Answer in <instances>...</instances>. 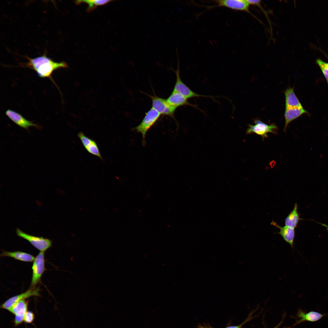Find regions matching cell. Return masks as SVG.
<instances>
[{"mask_svg": "<svg viewBox=\"0 0 328 328\" xmlns=\"http://www.w3.org/2000/svg\"><path fill=\"white\" fill-rule=\"evenodd\" d=\"M28 62L23 66L35 70L42 78H48L53 81L51 75L54 71L62 68H67L64 62H57L47 56L45 54L33 58L28 57Z\"/></svg>", "mask_w": 328, "mask_h": 328, "instance_id": "6da1fadb", "label": "cell"}, {"mask_svg": "<svg viewBox=\"0 0 328 328\" xmlns=\"http://www.w3.org/2000/svg\"><path fill=\"white\" fill-rule=\"evenodd\" d=\"M254 122V125H248L246 134L254 133L261 136L263 139L268 137V134L269 133L277 134L278 128L275 124L268 125L258 119H255Z\"/></svg>", "mask_w": 328, "mask_h": 328, "instance_id": "7a4b0ae2", "label": "cell"}, {"mask_svg": "<svg viewBox=\"0 0 328 328\" xmlns=\"http://www.w3.org/2000/svg\"><path fill=\"white\" fill-rule=\"evenodd\" d=\"M161 114L153 108L146 114L141 122L134 128L137 132L142 134L143 145L145 144V135L147 132L155 124Z\"/></svg>", "mask_w": 328, "mask_h": 328, "instance_id": "3957f363", "label": "cell"}, {"mask_svg": "<svg viewBox=\"0 0 328 328\" xmlns=\"http://www.w3.org/2000/svg\"><path fill=\"white\" fill-rule=\"evenodd\" d=\"M32 266V275L29 288H36L41 280L42 275L46 270L44 252L40 251L33 261Z\"/></svg>", "mask_w": 328, "mask_h": 328, "instance_id": "277c9868", "label": "cell"}, {"mask_svg": "<svg viewBox=\"0 0 328 328\" xmlns=\"http://www.w3.org/2000/svg\"><path fill=\"white\" fill-rule=\"evenodd\" d=\"M16 232L17 236L28 241L35 248L40 251L45 252L52 246L50 240L27 234L17 228Z\"/></svg>", "mask_w": 328, "mask_h": 328, "instance_id": "5b68a950", "label": "cell"}, {"mask_svg": "<svg viewBox=\"0 0 328 328\" xmlns=\"http://www.w3.org/2000/svg\"><path fill=\"white\" fill-rule=\"evenodd\" d=\"M178 58L177 69L175 72L176 80L173 92L180 93L187 99L198 97L211 98L214 97L213 96H211L201 95L195 93L183 82L180 76L179 61Z\"/></svg>", "mask_w": 328, "mask_h": 328, "instance_id": "8992f818", "label": "cell"}, {"mask_svg": "<svg viewBox=\"0 0 328 328\" xmlns=\"http://www.w3.org/2000/svg\"><path fill=\"white\" fill-rule=\"evenodd\" d=\"M216 3L215 5L206 6L207 9L218 7H224L237 11L247 12L252 14L249 10V5L245 0H220L213 1Z\"/></svg>", "mask_w": 328, "mask_h": 328, "instance_id": "52a82bcc", "label": "cell"}, {"mask_svg": "<svg viewBox=\"0 0 328 328\" xmlns=\"http://www.w3.org/2000/svg\"><path fill=\"white\" fill-rule=\"evenodd\" d=\"M40 289L39 287L35 288H29L26 291L20 294L13 296L7 300L0 306V308L9 310L17 302L30 297L36 296H40Z\"/></svg>", "mask_w": 328, "mask_h": 328, "instance_id": "ba28073f", "label": "cell"}, {"mask_svg": "<svg viewBox=\"0 0 328 328\" xmlns=\"http://www.w3.org/2000/svg\"><path fill=\"white\" fill-rule=\"evenodd\" d=\"M149 96L152 101V108L161 114L173 118L174 113L176 108L170 105L167 102L166 99L159 97L155 95Z\"/></svg>", "mask_w": 328, "mask_h": 328, "instance_id": "9c48e42d", "label": "cell"}, {"mask_svg": "<svg viewBox=\"0 0 328 328\" xmlns=\"http://www.w3.org/2000/svg\"><path fill=\"white\" fill-rule=\"evenodd\" d=\"M28 301L26 299L21 300L15 304L9 310L15 316L13 321L14 326H17L23 321L25 315L27 312Z\"/></svg>", "mask_w": 328, "mask_h": 328, "instance_id": "30bf717a", "label": "cell"}, {"mask_svg": "<svg viewBox=\"0 0 328 328\" xmlns=\"http://www.w3.org/2000/svg\"><path fill=\"white\" fill-rule=\"evenodd\" d=\"M5 113L11 121L22 128L27 130L31 127H34L39 129L41 128V126L39 125L28 120L15 111L9 109L6 111Z\"/></svg>", "mask_w": 328, "mask_h": 328, "instance_id": "8fae6325", "label": "cell"}, {"mask_svg": "<svg viewBox=\"0 0 328 328\" xmlns=\"http://www.w3.org/2000/svg\"><path fill=\"white\" fill-rule=\"evenodd\" d=\"M77 136L84 146L89 153L103 160L99 147L94 140L86 136L82 132H79Z\"/></svg>", "mask_w": 328, "mask_h": 328, "instance_id": "7c38bea8", "label": "cell"}, {"mask_svg": "<svg viewBox=\"0 0 328 328\" xmlns=\"http://www.w3.org/2000/svg\"><path fill=\"white\" fill-rule=\"evenodd\" d=\"M271 224L279 229V232L276 234L280 235L284 240L293 248L295 234V229L286 226L281 227L273 220Z\"/></svg>", "mask_w": 328, "mask_h": 328, "instance_id": "4fadbf2b", "label": "cell"}, {"mask_svg": "<svg viewBox=\"0 0 328 328\" xmlns=\"http://www.w3.org/2000/svg\"><path fill=\"white\" fill-rule=\"evenodd\" d=\"M167 102L171 106L177 108L182 106H189L196 108L202 111L196 105L189 102L187 99L178 93L173 92L166 99Z\"/></svg>", "mask_w": 328, "mask_h": 328, "instance_id": "5bb4252c", "label": "cell"}, {"mask_svg": "<svg viewBox=\"0 0 328 328\" xmlns=\"http://www.w3.org/2000/svg\"><path fill=\"white\" fill-rule=\"evenodd\" d=\"M326 315L325 314H322L315 311H312L306 313L301 309L299 310L297 314L298 320L296 324L305 321L316 322Z\"/></svg>", "mask_w": 328, "mask_h": 328, "instance_id": "9a60e30c", "label": "cell"}, {"mask_svg": "<svg viewBox=\"0 0 328 328\" xmlns=\"http://www.w3.org/2000/svg\"><path fill=\"white\" fill-rule=\"evenodd\" d=\"M307 113V111L303 108H285L284 114L285 122L284 131H285L288 125L291 121Z\"/></svg>", "mask_w": 328, "mask_h": 328, "instance_id": "2e32d148", "label": "cell"}, {"mask_svg": "<svg viewBox=\"0 0 328 328\" xmlns=\"http://www.w3.org/2000/svg\"><path fill=\"white\" fill-rule=\"evenodd\" d=\"M285 108H303L294 92L293 88L290 87L285 91Z\"/></svg>", "mask_w": 328, "mask_h": 328, "instance_id": "e0dca14e", "label": "cell"}, {"mask_svg": "<svg viewBox=\"0 0 328 328\" xmlns=\"http://www.w3.org/2000/svg\"><path fill=\"white\" fill-rule=\"evenodd\" d=\"M0 256L10 257L16 260L27 262L33 261L35 258L29 254L19 251L9 252L3 250Z\"/></svg>", "mask_w": 328, "mask_h": 328, "instance_id": "ac0fdd59", "label": "cell"}, {"mask_svg": "<svg viewBox=\"0 0 328 328\" xmlns=\"http://www.w3.org/2000/svg\"><path fill=\"white\" fill-rule=\"evenodd\" d=\"M298 205L295 203L293 210L285 219L286 226L295 229L297 226L299 221L301 219L298 212Z\"/></svg>", "mask_w": 328, "mask_h": 328, "instance_id": "d6986e66", "label": "cell"}, {"mask_svg": "<svg viewBox=\"0 0 328 328\" xmlns=\"http://www.w3.org/2000/svg\"><path fill=\"white\" fill-rule=\"evenodd\" d=\"M112 0H78L75 1V3L79 5L81 3H85L87 4L88 6L87 10L88 12H91L95 9L97 6L106 4Z\"/></svg>", "mask_w": 328, "mask_h": 328, "instance_id": "ffe728a7", "label": "cell"}, {"mask_svg": "<svg viewBox=\"0 0 328 328\" xmlns=\"http://www.w3.org/2000/svg\"><path fill=\"white\" fill-rule=\"evenodd\" d=\"M316 61L328 84V63L325 62L320 59H317Z\"/></svg>", "mask_w": 328, "mask_h": 328, "instance_id": "44dd1931", "label": "cell"}, {"mask_svg": "<svg viewBox=\"0 0 328 328\" xmlns=\"http://www.w3.org/2000/svg\"><path fill=\"white\" fill-rule=\"evenodd\" d=\"M34 318V313L31 311H27L25 315L24 321L26 323H31L33 321Z\"/></svg>", "mask_w": 328, "mask_h": 328, "instance_id": "7402d4cb", "label": "cell"}, {"mask_svg": "<svg viewBox=\"0 0 328 328\" xmlns=\"http://www.w3.org/2000/svg\"><path fill=\"white\" fill-rule=\"evenodd\" d=\"M197 328H214L210 325L209 324H207L204 323L202 325L200 324H199L197 326Z\"/></svg>", "mask_w": 328, "mask_h": 328, "instance_id": "603a6c76", "label": "cell"}, {"mask_svg": "<svg viewBox=\"0 0 328 328\" xmlns=\"http://www.w3.org/2000/svg\"><path fill=\"white\" fill-rule=\"evenodd\" d=\"M246 321L244 322L243 323H242L240 325L236 326H227L224 328H242V326L244 324V323L246 322Z\"/></svg>", "mask_w": 328, "mask_h": 328, "instance_id": "cb8c5ba5", "label": "cell"}, {"mask_svg": "<svg viewBox=\"0 0 328 328\" xmlns=\"http://www.w3.org/2000/svg\"><path fill=\"white\" fill-rule=\"evenodd\" d=\"M281 323L282 322L273 328H278Z\"/></svg>", "mask_w": 328, "mask_h": 328, "instance_id": "d4e9b609", "label": "cell"}]
</instances>
